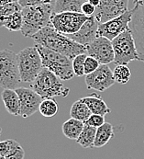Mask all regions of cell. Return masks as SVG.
I'll return each instance as SVG.
<instances>
[{
	"label": "cell",
	"mask_w": 144,
	"mask_h": 159,
	"mask_svg": "<svg viewBox=\"0 0 144 159\" xmlns=\"http://www.w3.org/2000/svg\"><path fill=\"white\" fill-rule=\"evenodd\" d=\"M32 39L36 44L44 46L50 50L65 55L72 61L77 55L87 52L86 46L77 43L66 35L59 32L53 28L50 22L35 34Z\"/></svg>",
	"instance_id": "6da1fadb"
},
{
	"label": "cell",
	"mask_w": 144,
	"mask_h": 159,
	"mask_svg": "<svg viewBox=\"0 0 144 159\" xmlns=\"http://www.w3.org/2000/svg\"><path fill=\"white\" fill-rule=\"evenodd\" d=\"M23 23L21 33L24 37L32 38L50 22L53 12L52 5H37L25 7L21 10Z\"/></svg>",
	"instance_id": "7a4b0ae2"
},
{
	"label": "cell",
	"mask_w": 144,
	"mask_h": 159,
	"mask_svg": "<svg viewBox=\"0 0 144 159\" xmlns=\"http://www.w3.org/2000/svg\"><path fill=\"white\" fill-rule=\"evenodd\" d=\"M30 88L43 99L56 97L65 98L70 93V89L66 88L55 74L45 67L41 69L36 79L30 84Z\"/></svg>",
	"instance_id": "3957f363"
},
{
	"label": "cell",
	"mask_w": 144,
	"mask_h": 159,
	"mask_svg": "<svg viewBox=\"0 0 144 159\" xmlns=\"http://www.w3.org/2000/svg\"><path fill=\"white\" fill-rule=\"evenodd\" d=\"M42 60V66L55 74L61 80H70L75 75L72 69V61L59 52L44 46L36 44Z\"/></svg>",
	"instance_id": "277c9868"
},
{
	"label": "cell",
	"mask_w": 144,
	"mask_h": 159,
	"mask_svg": "<svg viewBox=\"0 0 144 159\" xmlns=\"http://www.w3.org/2000/svg\"><path fill=\"white\" fill-rule=\"evenodd\" d=\"M17 54L10 50L0 51V88L17 89L21 83Z\"/></svg>",
	"instance_id": "5b68a950"
},
{
	"label": "cell",
	"mask_w": 144,
	"mask_h": 159,
	"mask_svg": "<svg viewBox=\"0 0 144 159\" xmlns=\"http://www.w3.org/2000/svg\"><path fill=\"white\" fill-rule=\"evenodd\" d=\"M17 58L21 80L31 84L43 68L42 60L37 47H26L17 54Z\"/></svg>",
	"instance_id": "8992f818"
},
{
	"label": "cell",
	"mask_w": 144,
	"mask_h": 159,
	"mask_svg": "<svg viewBox=\"0 0 144 159\" xmlns=\"http://www.w3.org/2000/svg\"><path fill=\"white\" fill-rule=\"evenodd\" d=\"M111 42H112V46L115 54L114 63L117 64V66L118 65L127 66L131 61H135V60L140 61L136 43L131 30L129 28Z\"/></svg>",
	"instance_id": "52a82bcc"
},
{
	"label": "cell",
	"mask_w": 144,
	"mask_h": 159,
	"mask_svg": "<svg viewBox=\"0 0 144 159\" xmlns=\"http://www.w3.org/2000/svg\"><path fill=\"white\" fill-rule=\"evenodd\" d=\"M89 17H86L83 13L76 12H63L53 13L50 17V24L59 32L64 35H70L76 33L87 20Z\"/></svg>",
	"instance_id": "ba28073f"
},
{
	"label": "cell",
	"mask_w": 144,
	"mask_h": 159,
	"mask_svg": "<svg viewBox=\"0 0 144 159\" xmlns=\"http://www.w3.org/2000/svg\"><path fill=\"white\" fill-rule=\"evenodd\" d=\"M134 8L129 9L124 14L120 15L113 20L105 23H99L97 30V37H105L110 41H113L122 32L129 28V24L132 20Z\"/></svg>",
	"instance_id": "9c48e42d"
},
{
	"label": "cell",
	"mask_w": 144,
	"mask_h": 159,
	"mask_svg": "<svg viewBox=\"0 0 144 159\" xmlns=\"http://www.w3.org/2000/svg\"><path fill=\"white\" fill-rule=\"evenodd\" d=\"M86 88L98 92H104L115 84L113 71L108 65H100L92 74L86 75L85 78Z\"/></svg>",
	"instance_id": "30bf717a"
},
{
	"label": "cell",
	"mask_w": 144,
	"mask_h": 159,
	"mask_svg": "<svg viewBox=\"0 0 144 159\" xmlns=\"http://www.w3.org/2000/svg\"><path fill=\"white\" fill-rule=\"evenodd\" d=\"M129 0H100V5L96 7L95 18L98 23H105L113 20L129 10Z\"/></svg>",
	"instance_id": "8fae6325"
},
{
	"label": "cell",
	"mask_w": 144,
	"mask_h": 159,
	"mask_svg": "<svg viewBox=\"0 0 144 159\" xmlns=\"http://www.w3.org/2000/svg\"><path fill=\"white\" fill-rule=\"evenodd\" d=\"M89 56L96 59L100 65H108L114 62L115 54L112 42L105 37H97L94 42L86 45Z\"/></svg>",
	"instance_id": "7c38bea8"
},
{
	"label": "cell",
	"mask_w": 144,
	"mask_h": 159,
	"mask_svg": "<svg viewBox=\"0 0 144 159\" xmlns=\"http://www.w3.org/2000/svg\"><path fill=\"white\" fill-rule=\"evenodd\" d=\"M132 20L129 24L140 61L144 63V6L134 7Z\"/></svg>",
	"instance_id": "4fadbf2b"
},
{
	"label": "cell",
	"mask_w": 144,
	"mask_h": 159,
	"mask_svg": "<svg viewBox=\"0 0 144 159\" xmlns=\"http://www.w3.org/2000/svg\"><path fill=\"white\" fill-rule=\"evenodd\" d=\"M17 93L20 99V115L23 118L30 117L40 110L42 98L32 89L18 88Z\"/></svg>",
	"instance_id": "5bb4252c"
},
{
	"label": "cell",
	"mask_w": 144,
	"mask_h": 159,
	"mask_svg": "<svg viewBox=\"0 0 144 159\" xmlns=\"http://www.w3.org/2000/svg\"><path fill=\"white\" fill-rule=\"evenodd\" d=\"M98 25L99 23L96 20L95 16L89 17L76 33L66 36L76 42L77 43H80L84 46L88 45L97 38Z\"/></svg>",
	"instance_id": "9a60e30c"
},
{
	"label": "cell",
	"mask_w": 144,
	"mask_h": 159,
	"mask_svg": "<svg viewBox=\"0 0 144 159\" xmlns=\"http://www.w3.org/2000/svg\"><path fill=\"white\" fill-rule=\"evenodd\" d=\"M1 98L8 113L13 116L20 115V99L16 89H4Z\"/></svg>",
	"instance_id": "2e32d148"
},
{
	"label": "cell",
	"mask_w": 144,
	"mask_h": 159,
	"mask_svg": "<svg viewBox=\"0 0 144 159\" xmlns=\"http://www.w3.org/2000/svg\"><path fill=\"white\" fill-rule=\"evenodd\" d=\"M82 98L85 102V104L88 106L92 114L106 116L111 112L110 108H108V106L107 105L103 98L97 93H92L90 96H87Z\"/></svg>",
	"instance_id": "e0dca14e"
},
{
	"label": "cell",
	"mask_w": 144,
	"mask_h": 159,
	"mask_svg": "<svg viewBox=\"0 0 144 159\" xmlns=\"http://www.w3.org/2000/svg\"><path fill=\"white\" fill-rule=\"evenodd\" d=\"M85 127V122L73 118H70L65 122H63L62 126L63 134L65 137L70 140L76 141L80 134H82Z\"/></svg>",
	"instance_id": "ac0fdd59"
},
{
	"label": "cell",
	"mask_w": 144,
	"mask_h": 159,
	"mask_svg": "<svg viewBox=\"0 0 144 159\" xmlns=\"http://www.w3.org/2000/svg\"><path fill=\"white\" fill-rule=\"evenodd\" d=\"M86 2L84 0H56L53 5V13L76 12L82 13V6Z\"/></svg>",
	"instance_id": "d6986e66"
},
{
	"label": "cell",
	"mask_w": 144,
	"mask_h": 159,
	"mask_svg": "<svg viewBox=\"0 0 144 159\" xmlns=\"http://www.w3.org/2000/svg\"><path fill=\"white\" fill-rule=\"evenodd\" d=\"M114 136L113 125L109 122H105L102 126L96 129V139L94 147L100 148L105 146Z\"/></svg>",
	"instance_id": "ffe728a7"
},
{
	"label": "cell",
	"mask_w": 144,
	"mask_h": 159,
	"mask_svg": "<svg viewBox=\"0 0 144 159\" xmlns=\"http://www.w3.org/2000/svg\"><path fill=\"white\" fill-rule=\"evenodd\" d=\"M91 114L92 112L90 111L88 106L85 104L83 98H79L78 100L74 101L70 110L71 118L82 120L84 122L91 116Z\"/></svg>",
	"instance_id": "44dd1931"
},
{
	"label": "cell",
	"mask_w": 144,
	"mask_h": 159,
	"mask_svg": "<svg viewBox=\"0 0 144 159\" xmlns=\"http://www.w3.org/2000/svg\"><path fill=\"white\" fill-rule=\"evenodd\" d=\"M96 128L85 124L84 130L76 140V143L84 148H93L96 139Z\"/></svg>",
	"instance_id": "7402d4cb"
},
{
	"label": "cell",
	"mask_w": 144,
	"mask_h": 159,
	"mask_svg": "<svg viewBox=\"0 0 144 159\" xmlns=\"http://www.w3.org/2000/svg\"><path fill=\"white\" fill-rule=\"evenodd\" d=\"M22 23H23L22 12L19 11L6 19L1 20L0 27H5L11 31H19L21 30Z\"/></svg>",
	"instance_id": "603a6c76"
},
{
	"label": "cell",
	"mask_w": 144,
	"mask_h": 159,
	"mask_svg": "<svg viewBox=\"0 0 144 159\" xmlns=\"http://www.w3.org/2000/svg\"><path fill=\"white\" fill-rule=\"evenodd\" d=\"M59 111L58 103L53 98H44L42 99L39 111L44 117H53L55 116Z\"/></svg>",
	"instance_id": "cb8c5ba5"
},
{
	"label": "cell",
	"mask_w": 144,
	"mask_h": 159,
	"mask_svg": "<svg viewBox=\"0 0 144 159\" xmlns=\"http://www.w3.org/2000/svg\"><path fill=\"white\" fill-rule=\"evenodd\" d=\"M115 81L119 84H127L131 77V71L125 65H118L113 70Z\"/></svg>",
	"instance_id": "d4e9b609"
},
{
	"label": "cell",
	"mask_w": 144,
	"mask_h": 159,
	"mask_svg": "<svg viewBox=\"0 0 144 159\" xmlns=\"http://www.w3.org/2000/svg\"><path fill=\"white\" fill-rule=\"evenodd\" d=\"M8 142L9 149L5 156L6 159H24L25 151L22 146L15 140H8Z\"/></svg>",
	"instance_id": "484cf974"
},
{
	"label": "cell",
	"mask_w": 144,
	"mask_h": 159,
	"mask_svg": "<svg viewBox=\"0 0 144 159\" xmlns=\"http://www.w3.org/2000/svg\"><path fill=\"white\" fill-rule=\"evenodd\" d=\"M22 8L23 7L19 2H13L6 4L4 6H0V20L13 15L16 12L21 11Z\"/></svg>",
	"instance_id": "4316f807"
},
{
	"label": "cell",
	"mask_w": 144,
	"mask_h": 159,
	"mask_svg": "<svg viewBox=\"0 0 144 159\" xmlns=\"http://www.w3.org/2000/svg\"><path fill=\"white\" fill-rule=\"evenodd\" d=\"M86 54H79L72 60V69L73 73L76 76H83L85 75V62L86 59Z\"/></svg>",
	"instance_id": "83f0119b"
},
{
	"label": "cell",
	"mask_w": 144,
	"mask_h": 159,
	"mask_svg": "<svg viewBox=\"0 0 144 159\" xmlns=\"http://www.w3.org/2000/svg\"><path fill=\"white\" fill-rule=\"evenodd\" d=\"M99 66H100V63L94 57L88 55L85 59V75L94 73Z\"/></svg>",
	"instance_id": "f1b7e54d"
},
{
	"label": "cell",
	"mask_w": 144,
	"mask_h": 159,
	"mask_svg": "<svg viewBox=\"0 0 144 159\" xmlns=\"http://www.w3.org/2000/svg\"><path fill=\"white\" fill-rule=\"evenodd\" d=\"M105 122H106L105 116L98 115V114H91V116L85 121V124L95 127L97 129L98 127L102 126Z\"/></svg>",
	"instance_id": "f546056e"
},
{
	"label": "cell",
	"mask_w": 144,
	"mask_h": 159,
	"mask_svg": "<svg viewBox=\"0 0 144 159\" xmlns=\"http://www.w3.org/2000/svg\"><path fill=\"white\" fill-rule=\"evenodd\" d=\"M56 0H20L19 3L22 7L37 5H54Z\"/></svg>",
	"instance_id": "4dcf8cb0"
},
{
	"label": "cell",
	"mask_w": 144,
	"mask_h": 159,
	"mask_svg": "<svg viewBox=\"0 0 144 159\" xmlns=\"http://www.w3.org/2000/svg\"><path fill=\"white\" fill-rule=\"evenodd\" d=\"M96 7L92 6L89 2H85L82 6V13L85 14L86 17H92L95 15Z\"/></svg>",
	"instance_id": "1f68e13d"
},
{
	"label": "cell",
	"mask_w": 144,
	"mask_h": 159,
	"mask_svg": "<svg viewBox=\"0 0 144 159\" xmlns=\"http://www.w3.org/2000/svg\"><path fill=\"white\" fill-rule=\"evenodd\" d=\"M9 149V142L8 140L6 141H0V154L3 155L4 157L7 155Z\"/></svg>",
	"instance_id": "d6a6232c"
},
{
	"label": "cell",
	"mask_w": 144,
	"mask_h": 159,
	"mask_svg": "<svg viewBox=\"0 0 144 159\" xmlns=\"http://www.w3.org/2000/svg\"><path fill=\"white\" fill-rule=\"evenodd\" d=\"M20 0H0V6H4L8 3H13V2H19Z\"/></svg>",
	"instance_id": "836d02e7"
},
{
	"label": "cell",
	"mask_w": 144,
	"mask_h": 159,
	"mask_svg": "<svg viewBox=\"0 0 144 159\" xmlns=\"http://www.w3.org/2000/svg\"><path fill=\"white\" fill-rule=\"evenodd\" d=\"M87 2H89L92 6H94L95 7H97L100 5V0H88Z\"/></svg>",
	"instance_id": "e575fe53"
},
{
	"label": "cell",
	"mask_w": 144,
	"mask_h": 159,
	"mask_svg": "<svg viewBox=\"0 0 144 159\" xmlns=\"http://www.w3.org/2000/svg\"><path fill=\"white\" fill-rule=\"evenodd\" d=\"M134 5L135 7H143L144 0H134Z\"/></svg>",
	"instance_id": "d590c367"
},
{
	"label": "cell",
	"mask_w": 144,
	"mask_h": 159,
	"mask_svg": "<svg viewBox=\"0 0 144 159\" xmlns=\"http://www.w3.org/2000/svg\"><path fill=\"white\" fill-rule=\"evenodd\" d=\"M0 159H6V157H5L3 155H1V154H0Z\"/></svg>",
	"instance_id": "8d00e7d4"
},
{
	"label": "cell",
	"mask_w": 144,
	"mask_h": 159,
	"mask_svg": "<svg viewBox=\"0 0 144 159\" xmlns=\"http://www.w3.org/2000/svg\"><path fill=\"white\" fill-rule=\"evenodd\" d=\"M1 132H2V130H1V128H0V135H1Z\"/></svg>",
	"instance_id": "74e56055"
},
{
	"label": "cell",
	"mask_w": 144,
	"mask_h": 159,
	"mask_svg": "<svg viewBox=\"0 0 144 159\" xmlns=\"http://www.w3.org/2000/svg\"><path fill=\"white\" fill-rule=\"evenodd\" d=\"M84 1H88V0H84Z\"/></svg>",
	"instance_id": "f35d334b"
}]
</instances>
